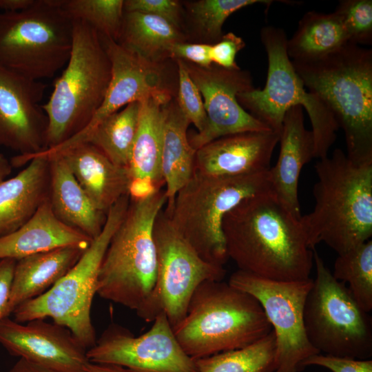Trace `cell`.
Listing matches in <instances>:
<instances>
[{
	"instance_id": "6da1fadb",
	"label": "cell",
	"mask_w": 372,
	"mask_h": 372,
	"mask_svg": "<svg viewBox=\"0 0 372 372\" xmlns=\"http://www.w3.org/2000/svg\"><path fill=\"white\" fill-rule=\"evenodd\" d=\"M300 218L272 190L245 198L223 220L228 258L238 270L262 278L278 281L310 278L313 249Z\"/></svg>"
},
{
	"instance_id": "7a4b0ae2",
	"label": "cell",
	"mask_w": 372,
	"mask_h": 372,
	"mask_svg": "<svg viewBox=\"0 0 372 372\" xmlns=\"http://www.w3.org/2000/svg\"><path fill=\"white\" fill-rule=\"evenodd\" d=\"M315 205L300 218L309 247L324 242L338 255L372 236V163H356L340 149L314 165Z\"/></svg>"
},
{
	"instance_id": "3957f363",
	"label": "cell",
	"mask_w": 372,
	"mask_h": 372,
	"mask_svg": "<svg viewBox=\"0 0 372 372\" xmlns=\"http://www.w3.org/2000/svg\"><path fill=\"white\" fill-rule=\"evenodd\" d=\"M291 61L306 89L343 130L347 157L372 163V50L347 43L318 59Z\"/></svg>"
},
{
	"instance_id": "277c9868",
	"label": "cell",
	"mask_w": 372,
	"mask_h": 372,
	"mask_svg": "<svg viewBox=\"0 0 372 372\" xmlns=\"http://www.w3.org/2000/svg\"><path fill=\"white\" fill-rule=\"evenodd\" d=\"M272 330L259 302L223 280L201 283L185 316L173 327L179 344L194 360L243 348Z\"/></svg>"
},
{
	"instance_id": "5b68a950",
	"label": "cell",
	"mask_w": 372,
	"mask_h": 372,
	"mask_svg": "<svg viewBox=\"0 0 372 372\" xmlns=\"http://www.w3.org/2000/svg\"><path fill=\"white\" fill-rule=\"evenodd\" d=\"M166 203L163 189L147 199L130 200L101 262L96 292L100 297L136 312L143 306L156 282L153 229Z\"/></svg>"
},
{
	"instance_id": "8992f818",
	"label": "cell",
	"mask_w": 372,
	"mask_h": 372,
	"mask_svg": "<svg viewBox=\"0 0 372 372\" xmlns=\"http://www.w3.org/2000/svg\"><path fill=\"white\" fill-rule=\"evenodd\" d=\"M111 79V63L98 32L73 20L69 60L56 79L48 102L45 149L66 141L90 121L101 106Z\"/></svg>"
},
{
	"instance_id": "52a82bcc",
	"label": "cell",
	"mask_w": 372,
	"mask_h": 372,
	"mask_svg": "<svg viewBox=\"0 0 372 372\" xmlns=\"http://www.w3.org/2000/svg\"><path fill=\"white\" fill-rule=\"evenodd\" d=\"M268 190L269 169L233 177L194 172L171 209H164L203 260L223 266L229 259L222 229L225 216L245 198Z\"/></svg>"
},
{
	"instance_id": "ba28073f",
	"label": "cell",
	"mask_w": 372,
	"mask_h": 372,
	"mask_svg": "<svg viewBox=\"0 0 372 372\" xmlns=\"http://www.w3.org/2000/svg\"><path fill=\"white\" fill-rule=\"evenodd\" d=\"M260 36L268 60L266 83L263 89L254 88L239 93L238 103L256 119L279 133L287 111L294 106H302L311 124L313 158L327 156L340 128L333 112L304 87L288 56V39L284 30L267 25L261 29Z\"/></svg>"
},
{
	"instance_id": "9c48e42d",
	"label": "cell",
	"mask_w": 372,
	"mask_h": 372,
	"mask_svg": "<svg viewBox=\"0 0 372 372\" xmlns=\"http://www.w3.org/2000/svg\"><path fill=\"white\" fill-rule=\"evenodd\" d=\"M130 202L126 194L111 207L101 232L92 239L75 265L45 293L17 307L12 312L15 321L23 323L50 318L53 322L68 328L87 350L95 344L91 308L97 292L99 273Z\"/></svg>"
},
{
	"instance_id": "30bf717a",
	"label": "cell",
	"mask_w": 372,
	"mask_h": 372,
	"mask_svg": "<svg viewBox=\"0 0 372 372\" xmlns=\"http://www.w3.org/2000/svg\"><path fill=\"white\" fill-rule=\"evenodd\" d=\"M62 0H37L30 8L0 13V66L26 78L49 79L67 64L73 20Z\"/></svg>"
},
{
	"instance_id": "8fae6325",
	"label": "cell",
	"mask_w": 372,
	"mask_h": 372,
	"mask_svg": "<svg viewBox=\"0 0 372 372\" xmlns=\"http://www.w3.org/2000/svg\"><path fill=\"white\" fill-rule=\"evenodd\" d=\"M316 277L304 306L306 334L320 353L369 360L372 356V320L346 284L336 280L313 249Z\"/></svg>"
},
{
	"instance_id": "7c38bea8",
	"label": "cell",
	"mask_w": 372,
	"mask_h": 372,
	"mask_svg": "<svg viewBox=\"0 0 372 372\" xmlns=\"http://www.w3.org/2000/svg\"><path fill=\"white\" fill-rule=\"evenodd\" d=\"M153 236L157 258L154 287L137 315L153 322L165 314L172 328L185 316L196 289L205 281L223 280L222 265L203 260L172 223L164 208L154 225Z\"/></svg>"
},
{
	"instance_id": "4fadbf2b",
	"label": "cell",
	"mask_w": 372,
	"mask_h": 372,
	"mask_svg": "<svg viewBox=\"0 0 372 372\" xmlns=\"http://www.w3.org/2000/svg\"><path fill=\"white\" fill-rule=\"evenodd\" d=\"M313 279L278 281L237 270L228 281L261 304L275 333L274 372H300L302 363L320 353L309 341L303 311Z\"/></svg>"
},
{
	"instance_id": "5bb4252c",
	"label": "cell",
	"mask_w": 372,
	"mask_h": 372,
	"mask_svg": "<svg viewBox=\"0 0 372 372\" xmlns=\"http://www.w3.org/2000/svg\"><path fill=\"white\" fill-rule=\"evenodd\" d=\"M87 356L92 363L120 366L132 372H198L195 360L185 352L163 313L138 336L121 325L110 324L87 351Z\"/></svg>"
},
{
	"instance_id": "9a60e30c",
	"label": "cell",
	"mask_w": 372,
	"mask_h": 372,
	"mask_svg": "<svg viewBox=\"0 0 372 372\" xmlns=\"http://www.w3.org/2000/svg\"><path fill=\"white\" fill-rule=\"evenodd\" d=\"M184 63L202 96L207 115L204 129L188 136L196 151L221 137L271 130L251 115L238 101L239 93L254 88L249 71L240 68L227 70L214 64L209 68H202L187 61Z\"/></svg>"
},
{
	"instance_id": "2e32d148",
	"label": "cell",
	"mask_w": 372,
	"mask_h": 372,
	"mask_svg": "<svg viewBox=\"0 0 372 372\" xmlns=\"http://www.w3.org/2000/svg\"><path fill=\"white\" fill-rule=\"evenodd\" d=\"M99 35L111 63V79L104 99L89 123L66 141L51 148L52 154L87 143L101 121L129 103L172 92L161 63L147 60L117 41Z\"/></svg>"
},
{
	"instance_id": "e0dca14e",
	"label": "cell",
	"mask_w": 372,
	"mask_h": 372,
	"mask_svg": "<svg viewBox=\"0 0 372 372\" xmlns=\"http://www.w3.org/2000/svg\"><path fill=\"white\" fill-rule=\"evenodd\" d=\"M46 85L0 66V145L27 156L45 149L48 118L39 105Z\"/></svg>"
},
{
	"instance_id": "ac0fdd59",
	"label": "cell",
	"mask_w": 372,
	"mask_h": 372,
	"mask_svg": "<svg viewBox=\"0 0 372 372\" xmlns=\"http://www.w3.org/2000/svg\"><path fill=\"white\" fill-rule=\"evenodd\" d=\"M0 344L12 355L59 372H87V349L66 327L45 319L0 320Z\"/></svg>"
},
{
	"instance_id": "d6986e66",
	"label": "cell",
	"mask_w": 372,
	"mask_h": 372,
	"mask_svg": "<svg viewBox=\"0 0 372 372\" xmlns=\"http://www.w3.org/2000/svg\"><path fill=\"white\" fill-rule=\"evenodd\" d=\"M279 137V132L268 130L216 139L196 151L194 172L233 177L268 170Z\"/></svg>"
},
{
	"instance_id": "ffe728a7",
	"label": "cell",
	"mask_w": 372,
	"mask_h": 372,
	"mask_svg": "<svg viewBox=\"0 0 372 372\" xmlns=\"http://www.w3.org/2000/svg\"><path fill=\"white\" fill-rule=\"evenodd\" d=\"M304 121L302 106H294L287 111L280 132L278 161L269 169L272 192L298 217H301L298 199L300 172L314 155L313 134L305 127Z\"/></svg>"
},
{
	"instance_id": "44dd1931",
	"label": "cell",
	"mask_w": 372,
	"mask_h": 372,
	"mask_svg": "<svg viewBox=\"0 0 372 372\" xmlns=\"http://www.w3.org/2000/svg\"><path fill=\"white\" fill-rule=\"evenodd\" d=\"M54 155L63 158L92 203L105 214L128 194L129 169L114 164L93 145L81 143Z\"/></svg>"
},
{
	"instance_id": "7402d4cb",
	"label": "cell",
	"mask_w": 372,
	"mask_h": 372,
	"mask_svg": "<svg viewBox=\"0 0 372 372\" xmlns=\"http://www.w3.org/2000/svg\"><path fill=\"white\" fill-rule=\"evenodd\" d=\"M92 239L65 225L54 214L48 198L34 214L13 232L0 237V260H19L60 247L87 249Z\"/></svg>"
},
{
	"instance_id": "603a6c76",
	"label": "cell",
	"mask_w": 372,
	"mask_h": 372,
	"mask_svg": "<svg viewBox=\"0 0 372 372\" xmlns=\"http://www.w3.org/2000/svg\"><path fill=\"white\" fill-rule=\"evenodd\" d=\"M16 176L0 183V237L25 224L48 198L49 161L35 157Z\"/></svg>"
},
{
	"instance_id": "cb8c5ba5",
	"label": "cell",
	"mask_w": 372,
	"mask_h": 372,
	"mask_svg": "<svg viewBox=\"0 0 372 372\" xmlns=\"http://www.w3.org/2000/svg\"><path fill=\"white\" fill-rule=\"evenodd\" d=\"M45 158L49 161L48 199L54 214L65 225L94 239L101 232L107 214L94 205L61 156Z\"/></svg>"
},
{
	"instance_id": "d4e9b609",
	"label": "cell",
	"mask_w": 372,
	"mask_h": 372,
	"mask_svg": "<svg viewBox=\"0 0 372 372\" xmlns=\"http://www.w3.org/2000/svg\"><path fill=\"white\" fill-rule=\"evenodd\" d=\"M86 249L63 247L17 260L6 317L19 304L50 289L75 265Z\"/></svg>"
},
{
	"instance_id": "484cf974",
	"label": "cell",
	"mask_w": 372,
	"mask_h": 372,
	"mask_svg": "<svg viewBox=\"0 0 372 372\" xmlns=\"http://www.w3.org/2000/svg\"><path fill=\"white\" fill-rule=\"evenodd\" d=\"M172 99V92H165L140 101L137 131L128 167L131 178L148 177L165 186L161 172L163 126L166 109Z\"/></svg>"
},
{
	"instance_id": "4316f807",
	"label": "cell",
	"mask_w": 372,
	"mask_h": 372,
	"mask_svg": "<svg viewBox=\"0 0 372 372\" xmlns=\"http://www.w3.org/2000/svg\"><path fill=\"white\" fill-rule=\"evenodd\" d=\"M189 124L176 99H172L166 109L161 154L167 209H171L177 192L189 180L194 171L196 150L187 133Z\"/></svg>"
},
{
	"instance_id": "83f0119b",
	"label": "cell",
	"mask_w": 372,
	"mask_h": 372,
	"mask_svg": "<svg viewBox=\"0 0 372 372\" xmlns=\"http://www.w3.org/2000/svg\"><path fill=\"white\" fill-rule=\"evenodd\" d=\"M181 30L159 17L125 12L117 42L142 57L154 63L169 58L171 48L185 42Z\"/></svg>"
},
{
	"instance_id": "f1b7e54d",
	"label": "cell",
	"mask_w": 372,
	"mask_h": 372,
	"mask_svg": "<svg viewBox=\"0 0 372 372\" xmlns=\"http://www.w3.org/2000/svg\"><path fill=\"white\" fill-rule=\"evenodd\" d=\"M348 43L342 23L335 12H306L300 19L287 52L293 61H310L323 57Z\"/></svg>"
},
{
	"instance_id": "f546056e",
	"label": "cell",
	"mask_w": 372,
	"mask_h": 372,
	"mask_svg": "<svg viewBox=\"0 0 372 372\" xmlns=\"http://www.w3.org/2000/svg\"><path fill=\"white\" fill-rule=\"evenodd\" d=\"M140 105V101L132 102L108 116L98 125L87 143L98 148L116 165L128 168Z\"/></svg>"
},
{
	"instance_id": "4dcf8cb0",
	"label": "cell",
	"mask_w": 372,
	"mask_h": 372,
	"mask_svg": "<svg viewBox=\"0 0 372 372\" xmlns=\"http://www.w3.org/2000/svg\"><path fill=\"white\" fill-rule=\"evenodd\" d=\"M276 352L273 331L243 348L195 360L198 372H274Z\"/></svg>"
},
{
	"instance_id": "1f68e13d",
	"label": "cell",
	"mask_w": 372,
	"mask_h": 372,
	"mask_svg": "<svg viewBox=\"0 0 372 372\" xmlns=\"http://www.w3.org/2000/svg\"><path fill=\"white\" fill-rule=\"evenodd\" d=\"M333 277L344 283L358 305L366 312L372 310V240L338 255Z\"/></svg>"
},
{
	"instance_id": "d6a6232c",
	"label": "cell",
	"mask_w": 372,
	"mask_h": 372,
	"mask_svg": "<svg viewBox=\"0 0 372 372\" xmlns=\"http://www.w3.org/2000/svg\"><path fill=\"white\" fill-rule=\"evenodd\" d=\"M61 8L72 20H81L98 34L118 40L123 16V0H62Z\"/></svg>"
},
{
	"instance_id": "836d02e7",
	"label": "cell",
	"mask_w": 372,
	"mask_h": 372,
	"mask_svg": "<svg viewBox=\"0 0 372 372\" xmlns=\"http://www.w3.org/2000/svg\"><path fill=\"white\" fill-rule=\"evenodd\" d=\"M272 0H198L188 4L191 19L205 43L213 45L222 37L223 25L234 12L249 6H270Z\"/></svg>"
},
{
	"instance_id": "e575fe53",
	"label": "cell",
	"mask_w": 372,
	"mask_h": 372,
	"mask_svg": "<svg viewBox=\"0 0 372 372\" xmlns=\"http://www.w3.org/2000/svg\"><path fill=\"white\" fill-rule=\"evenodd\" d=\"M334 12L342 23L348 43L358 45H371V0H342Z\"/></svg>"
},
{
	"instance_id": "d590c367",
	"label": "cell",
	"mask_w": 372,
	"mask_h": 372,
	"mask_svg": "<svg viewBox=\"0 0 372 372\" xmlns=\"http://www.w3.org/2000/svg\"><path fill=\"white\" fill-rule=\"evenodd\" d=\"M178 70V93L176 101L181 112L201 132L207 122L202 96L190 77L183 60L176 59Z\"/></svg>"
},
{
	"instance_id": "8d00e7d4",
	"label": "cell",
	"mask_w": 372,
	"mask_h": 372,
	"mask_svg": "<svg viewBox=\"0 0 372 372\" xmlns=\"http://www.w3.org/2000/svg\"><path fill=\"white\" fill-rule=\"evenodd\" d=\"M125 12H138L159 17L181 30L180 2L176 0H125Z\"/></svg>"
},
{
	"instance_id": "74e56055",
	"label": "cell",
	"mask_w": 372,
	"mask_h": 372,
	"mask_svg": "<svg viewBox=\"0 0 372 372\" xmlns=\"http://www.w3.org/2000/svg\"><path fill=\"white\" fill-rule=\"evenodd\" d=\"M245 47V43L240 37L231 32L223 34L218 42L211 46L212 63L227 70L240 69L236 57Z\"/></svg>"
},
{
	"instance_id": "f35d334b",
	"label": "cell",
	"mask_w": 372,
	"mask_h": 372,
	"mask_svg": "<svg viewBox=\"0 0 372 372\" xmlns=\"http://www.w3.org/2000/svg\"><path fill=\"white\" fill-rule=\"evenodd\" d=\"M311 365L322 366L332 372H372L371 359L357 360L322 353L315 354L306 359L301 364V370Z\"/></svg>"
},
{
	"instance_id": "ab89813d",
	"label": "cell",
	"mask_w": 372,
	"mask_h": 372,
	"mask_svg": "<svg viewBox=\"0 0 372 372\" xmlns=\"http://www.w3.org/2000/svg\"><path fill=\"white\" fill-rule=\"evenodd\" d=\"M211 46L205 43H177L171 48L169 58L180 59L202 68H209L213 64L210 56Z\"/></svg>"
},
{
	"instance_id": "60d3db41",
	"label": "cell",
	"mask_w": 372,
	"mask_h": 372,
	"mask_svg": "<svg viewBox=\"0 0 372 372\" xmlns=\"http://www.w3.org/2000/svg\"><path fill=\"white\" fill-rule=\"evenodd\" d=\"M17 260H0V320L6 318V309L10 298L14 269Z\"/></svg>"
},
{
	"instance_id": "b9f144b4",
	"label": "cell",
	"mask_w": 372,
	"mask_h": 372,
	"mask_svg": "<svg viewBox=\"0 0 372 372\" xmlns=\"http://www.w3.org/2000/svg\"><path fill=\"white\" fill-rule=\"evenodd\" d=\"M161 185L148 177L131 178L128 196L132 201H141L151 197L162 189Z\"/></svg>"
},
{
	"instance_id": "7bdbcfd3",
	"label": "cell",
	"mask_w": 372,
	"mask_h": 372,
	"mask_svg": "<svg viewBox=\"0 0 372 372\" xmlns=\"http://www.w3.org/2000/svg\"><path fill=\"white\" fill-rule=\"evenodd\" d=\"M37 0H0V9L4 12H17L32 7Z\"/></svg>"
},
{
	"instance_id": "ee69618b",
	"label": "cell",
	"mask_w": 372,
	"mask_h": 372,
	"mask_svg": "<svg viewBox=\"0 0 372 372\" xmlns=\"http://www.w3.org/2000/svg\"><path fill=\"white\" fill-rule=\"evenodd\" d=\"M8 372H59L19 358Z\"/></svg>"
},
{
	"instance_id": "f6af8a7d",
	"label": "cell",
	"mask_w": 372,
	"mask_h": 372,
	"mask_svg": "<svg viewBox=\"0 0 372 372\" xmlns=\"http://www.w3.org/2000/svg\"><path fill=\"white\" fill-rule=\"evenodd\" d=\"M87 372H132L124 367L105 364H96L90 362L87 366Z\"/></svg>"
},
{
	"instance_id": "bcb514c9",
	"label": "cell",
	"mask_w": 372,
	"mask_h": 372,
	"mask_svg": "<svg viewBox=\"0 0 372 372\" xmlns=\"http://www.w3.org/2000/svg\"><path fill=\"white\" fill-rule=\"evenodd\" d=\"M12 165L10 162L0 154V183L6 179V177L11 173Z\"/></svg>"
}]
</instances>
